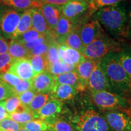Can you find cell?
<instances>
[{"label": "cell", "instance_id": "obj_45", "mask_svg": "<svg viewBox=\"0 0 131 131\" xmlns=\"http://www.w3.org/2000/svg\"><path fill=\"white\" fill-rule=\"evenodd\" d=\"M128 22H129V37L131 35V9L130 10L128 15Z\"/></svg>", "mask_w": 131, "mask_h": 131}, {"label": "cell", "instance_id": "obj_4", "mask_svg": "<svg viewBox=\"0 0 131 131\" xmlns=\"http://www.w3.org/2000/svg\"><path fill=\"white\" fill-rule=\"evenodd\" d=\"M121 49L117 41L104 34L97 40L84 47L82 54L86 58L100 60L107 54L118 52Z\"/></svg>", "mask_w": 131, "mask_h": 131}, {"label": "cell", "instance_id": "obj_11", "mask_svg": "<svg viewBox=\"0 0 131 131\" xmlns=\"http://www.w3.org/2000/svg\"><path fill=\"white\" fill-rule=\"evenodd\" d=\"M56 84L53 76L48 71L39 73L32 80V89L37 94H51Z\"/></svg>", "mask_w": 131, "mask_h": 131}, {"label": "cell", "instance_id": "obj_9", "mask_svg": "<svg viewBox=\"0 0 131 131\" xmlns=\"http://www.w3.org/2000/svg\"><path fill=\"white\" fill-rule=\"evenodd\" d=\"M104 34L102 26L95 19L84 24L79 29V34L84 47L97 40Z\"/></svg>", "mask_w": 131, "mask_h": 131}, {"label": "cell", "instance_id": "obj_41", "mask_svg": "<svg viewBox=\"0 0 131 131\" xmlns=\"http://www.w3.org/2000/svg\"><path fill=\"white\" fill-rule=\"evenodd\" d=\"M12 95H14L13 94L12 88L0 80V101L6 100Z\"/></svg>", "mask_w": 131, "mask_h": 131}, {"label": "cell", "instance_id": "obj_18", "mask_svg": "<svg viewBox=\"0 0 131 131\" xmlns=\"http://www.w3.org/2000/svg\"><path fill=\"white\" fill-rule=\"evenodd\" d=\"M57 84H66L72 87L78 91H84L86 89L83 86L79 77L75 70L69 72L53 76Z\"/></svg>", "mask_w": 131, "mask_h": 131}, {"label": "cell", "instance_id": "obj_2", "mask_svg": "<svg viewBox=\"0 0 131 131\" xmlns=\"http://www.w3.org/2000/svg\"><path fill=\"white\" fill-rule=\"evenodd\" d=\"M94 17L111 35L129 37L128 16L124 7L116 4L101 8L96 11Z\"/></svg>", "mask_w": 131, "mask_h": 131}, {"label": "cell", "instance_id": "obj_24", "mask_svg": "<svg viewBox=\"0 0 131 131\" xmlns=\"http://www.w3.org/2000/svg\"><path fill=\"white\" fill-rule=\"evenodd\" d=\"M31 28H32V9L26 10L22 13L17 27L13 35L12 39L16 38Z\"/></svg>", "mask_w": 131, "mask_h": 131}, {"label": "cell", "instance_id": "obj_12", "mask_svg": "<svg viewBox=\"0 0 131 131\" xmlns=\"http://www.w3.org/2000/svg\"><path fill=\"white\" fill-rule=\"evenodd\" d=\"M63 103L55 98H50L38 112L36 113L38 119L45 122L58 117L63 111Z\"/></svg>", "mask_w": 131, "mask_h": 131}, {"label": "cell", "instance_id": "obj_43", "mask_svg": "<svg viewBox=\"0 0 131 131\" xmlns=\"http://www.w3.org/2000/svg\"><path fill=\"white\" fill-rule=\"evenodd\" d=\"M70 0H41V2L42 3H47V4H51L57 6H62L65 4L66 3L69 2Z\"/></svg>", "mask_w": 131, "mask_h": 131}, {"label": "cell", "instance_id": "obj_6", "mask_svg": "<svg viewBox=\"0 0 131 131\" xmlns=\"http://www.w3.org/2000/svg\"><path fill=\"white\" fill-rule=\"evenodd\" d=\"M23 11L0 4V33L7 40H12Z\"/></svg>", "mask_w": 131, "mask_h": 131}, {"label": "cell", "instance_id": "obj_20", "mask_svg": "<svg viewBox=\"0 0 131 131\" xmlns=\"http://www.w3.org/2000/svg\"><path fill=\"white\" fill-rule=\"evenodd\" d=\"M78 92L77 90L69 85L57 84L50 95L52 98L63 102L74 98Z\"/></svg>", "mask_w": 131, "mask_h": 131}, {"label": "cell", "instance_id": "obj_26", "mask_svg": "<svg viewBox=\"0 0 131 131\" xmlns=\"http://www.w3.org/2000/svg\"><path fill=\"white\" fill-rule=\"evenodd\" d=\"M75 67L76 66L74 65L66 63L60 60L59 61L49 65L47 68V71L52 75L55 76L73 71L75 70Z\"/></svg>", "mask_w": 131, "mask_h": 131}, {"label": "cell", "instance_id": "obj_53", "mask_svg": "<svg viewBox=\"0 0 131 131\" xmlns=\"http://www.w3.org/2000/svg\"></svg>", "mask_w": 131, "mask_h": 131}, {"label": "cell", "instance_id": "obj_19", "mask_svg": "<svg viewBox=\"0 0 131 131\" xmlns=\"http://www.w3.org/2000/svg\"><path fill=\"white\" fill-rule=\"evenodd\" d=\"M75 29L73 21L61 15L56 27L53 30V35L57 42L63 40Z\"/></svg>", "mask_w": 131, "mask_h": 131}, {"label": "cell", "instance_id": "obj_31", "mask_svg": "<svg viewBox=\"0 0 131 131\" xmlns=\"http://www.w3.org/2000/svg\"><path fill=\"white\" fill-rule=\"evenodd\" d=\"M4 106L6 112L9 115L27 109L21 105L18 96L16 95L11 96L4 100Z\"/></svg>", "mask_w": 131, "mask_h": 131}, {"label": "cell", "instance_id": "obj_1", "mask_svg": "<svg viewBox=\"0 0 131 131\" xmlns=\"http://www.w3.org/2000/svg\"><path fill=\"white\" fill-rule=\"evenodd\" d=\"M100 65L114 93L126 98L131 95V79L119 60L118 52H112L101 60Z\"/></svg>", "mask_w": 131, "mask_h": 131}, {"label": "cell", "instance_id": "obj_29", "mask_svg": "<svg viewBox=\"0 0 131 131\" xmlns=\"http://www.w3.org/2000/svg\"><path fill=\"white\" fill-rule=\"evenodd\" d=\"M30 61L35 77L39 73L47 71V63L44 55H33L30 58Z\"/></svg>", "mask_w": 131, "mask_h": 131}, {"label": "cell", "instance_id": "obj_32", "mask_svg": "<svg viewBox=\"0 0 131 131\" xmlns=\"http://www.w3.org/2000/svg\"><path fill=\"white\" fill-rule=\"evenodd\" d=\"M125 0H89V12L94 13L101 8L119 4Z\"/></svg>", "mask_w": 131, "mask_h": 131}, {"label": "cell", "instance_id": "obj_10", "mask_svg": "<svg viewBox=\"0 0 131 131\" xmlns=\"http://www.w3.org/2000/svg\"><path fill=\"white\" fill-rule=\"evenodd\" d=\"M61 14L73 21L89 12V0H70L61 6Z\"/></svg>", "mask_w": 131, "mask_h": 131}, {"label": "cell", "instance_id": "obj_27", "mask_svg": "<svg viewBox=\"0 0 131 131\" xmlns=\"http://www.w3.org/2000/svg\"><path fill=\"white\" fill-rule=\"evenodd\" d=\"M52 98L50 94H37L34 96L33 100L31 101L29 105L27 107V109L31 112L35 114L36 118L37 119V117L36 115V113L49 100Z\"/></svg>", "mask_w": 131, "mask_h": 131}, {"label": "cell", "instance_id": "obj_37", "mask_svg": "<svg viewBox=\"0 0 131 131\" xmlns=\"http://www.w3.org/2000/svg\"><path fill=\"white\" fill-rule=\"evenodd\" d=\"M15 60L8 53L0 55V74L8 72Z\"/></svg>", "mask_w": 131, "mask_h": 131}, {"label": "cell", "instance_id": "obj_46", "mask_svg": "<svg viewBox=\"0 0 131 131\" xmlns=\"http://www.w3.org/2000/svg\"><path fill=\"white\" fill-rule=\"evenodd\" d=\"M18 131H27V130H26L25 129L23 128V127H21V128L20 129H19V130H18Z\"/></svg>", "mask_w": 131, "mask_h": 131}, {"label": "cell", "instance_id": "obj_16", "mask_svg": "<svg viewBox=\"0 0 131 131\" xmlns=\"http://www.w3.org/2000/svg\"><path fill=\"white\" fill-rule=\"evenodd\" d=\"M32 27L42 35L54 37L53 32L47 25L40 8L32 9Z\"/></svg>", "mask_w": 131, "mask_h": 131}, {"label": "cell", "instance_id": "obj_33", "mask_svg": "<svg viewBox=\"0 0 131 131\" xmlns=\"http://www.w3.org/2000/svg\"><path fill=\"white\" fill-rule=\"evenodd\" d=\"M27 131H46L49 129V125L45 121L40 119H34L22 125Z\"/></svg>", "mask_w": 131, "mask_h": 131}, {"label": "cell", "instance_id": "obj_52", "mask_svg": "<svg viewBox=\"0 0 131 131\" xmlns=\"http://www.w3.org/2000/svg\"><path fill=\"white\" fill-rule=\"evenodd\" d=\"M0 131H1V130H0Z\"/></svg>", "mask_w": 131, "mask_h": 131}, {"label": "cell", "instance_id": "obj_51", "mask_svg": "<svg viewBox=\"0 0 131 131\" xmlns=\"http://www.w3.org/2000/svg\"><path fill=\"white\" fill-rule=\"evenodd\" d=\"M0 4H1V3H0Z\"/></svg>", "mask_w": 131, "mask_h": 131}, {"label": "cell", "instance_id": "obj_36", "mask_svg": "<svg viewBox=\"0 0 131 131\" xmlns=\"http://www.w3.org/2000/svg\"><path fill=\"white\" fill-rule=\"evenodd\" d=\"M21 127L22 126L9 117L0 122V130L1 131H18Z\"/></svg>", "mask_w": 131, "mask_h": 131}, {"label": "cell", "instance_id": "obj_42", "mask_svg": "<svg viewBox=\"0 0 131 131\" xmlns=\"http://www.w3.org/2000/svg\"><path fill=\"white\" fill-rule=\"evenodd\" d=\"M8 47H9V43L7 40L0 33V55L7 53Z\"/></svg>", "mask_w": 131, "mask_h": 131}, {"label": "cell", "instance_id": "obj_3", "mask_svg": "<svg viewBox=\"0 0 131 131\" xmlns=\"http://www.w3.org/2000/svg\"><path fill=\"white\" fill-rule=\"evenodd\" d=\"M91 99L95 105L101 109L131 111L130 101L127 98L111 92H91Z\"/></svg>", "mask_w": 131, "mask_h": 131}, {"label": "cell", "instance_id": "obj_14", "mask_svg": "<svg viewBox=\"0 0 131 131\" xmlns=\"http://www.w3.org/2000/svg\"><path fill=\"white\" fill-rule=\"evenodd\" d=\"M40 8L47 25L53 32L61 15V7L57 5L42 3Z\"/></svg>", "mask_w": 131, "mask_h": 131}, {"label": "cell", "instance_id": "obj_25", "mask_svg": "<svg viewBox=\"0 0 131 131\" xmlns=\"http://www.w3.org/2000/svg\"><path fill=\"white\" fill-rule=\"evenodd\" d=\"M46 123L49 125V128L53 131H77L72 124L60 118L59 116Z\"/></svg>", "mask_w": 131, "mask_h": 131}, {"label": "cell", "instance_id": "obj_49", "mask_svg": "<svg viewBox=\"0 0 131 131\" xmlns=\"http://www.w3.org/2000/svg\"><path fill=\"white\" fill-rule=\"evenodd\" d=\"M46 131H49V129H47V130H46Z\"/></svg>", "mask_w": 131, "mask_h": 131}, {"label": "cell", "instance_id": "obj_5", "mask_svg": "<svg viewBox=\"0 0 131 131\" xmlns=\"http://www.w3.org/2000/svg\"><path fill=\"white\" fill-rule=\"evenodd\" d=\"M72 125L77 131H111L103 115L92 110L81 112L74 117Z\"/></svg>", "mask_w": 131, "mask_h": 131}, {"label": "cell", "instance_id": "obj_15", "mask_svg": "<svg viewBox=\"0 0 131 131\" xmlns=\"http://www.w3.org/2000/svg\"><path fill=\"white\" fill-rule=\"evenodd\" d=\"M58 52L60 60L75 66L86 59L80 52L64 45H59Z\"/></svg>", "mask_w": 131, "mask_h": 131}, {"label": "cell", "instance_id": "obj_34", "mask_svg": "<svg viewBox=\"0 0 131 131\" xmlns=\"http://www.w3.org/2000/svg\"><path fill=\"white\" fill-rule=\"evenodd\" d=\"M58 46L59 44L57 42L56 40L53 41L50 44V46H49L48 49V50H47V53L45 55L47 63V68H48L49 65L52 64L60 60L58 52Z\"/></svg>", "mask_w": 131, "mask_h": 131}, {"label": "cell", "instance_id": "obj_35", "mask_svg": "<svg viewBox=\"0 0 131 131\" xmlns=\"http://www.w3.org/2000/svg\"><path fill=\"white\" fill-rule=\"evenodd\" d=\"M42 36L44 35L38 32L35 29L31 28L15 39L24 45V44L35 41V40H38L39 38L41 37Z\"/></svg>", "mask_w": 131, "mask_h": 131}, {"label": "cell", "instance_id": "obj_17", "mask_svg": "<svg viewBox=\"0 0 131 131\" xmlns=\"http://www.w3.org/2000/svg\"><path fill=\"white\" fill-rule=\"evenodd\" d=\"M97 61L98 60L86 58L84 61L79 63L75 67V71L79 77L82 85L86 89L88 88V81L90 76Z\"/></svg>", "mask_w": 131, "mask_h": 131}, {"label": "cell", "instance_id": "obj_30", "mask_svg": "<svg viewBox=\"0 0 131 131\" xmlns=\"http://www.w3.org/2000/svg\"><path fill=\"white\" fill-rule=\"evenodd\" d=\"M118 57L121 64L131 79V47L121 49Z\"/></svg>", "mask_w": 131, "mask_h": 131}, {"label": "cell", "instance_id": "obj_8", "mask_svg": "<svg viewBox=\"0 0 131 131\" xmlns=\"http://www.w3.org/2000/svg\"><path fill=\"white\" fill-rule=\"evenodd\" d=\"M100 60H98L92 72L88 81V88L91 92L106 91L111 92L112 88L100 65Z\"/></svg>", "mask_w": 131, "mask_h": 131}, {"label": "cell", "instance_id": "obj_28", "mask_svg": "<svg viewBox=\"0 0 131 131\" xmlns=\"http://www.w3.org/2000/svg\"><path fill=\"white\" fill-rule=\"evenodd\" d=\"M9 118L21 126L33 119H37L35 114L29 111L27 108L22 111L15 112L9 114Z\"/></svg>", "mask_w": 131, "mask_h": 131}, {"label": "cell", "instance_id": "obj_21", "mask_svg": "<svg viewBox=\"0 0 131 131\" xmlns=\"http://www.w3.org/2000/svg\"><path fill=\"white\" fill-rule=\"evenodd\" d=\"M7 53L14 60L19 59H30L32 57L30 51L23 44L16 39L10 40Z\"/></svg>", "mask_w": 131, "mask_h": 131}, {"label": "cell", "instance_id": "obj_48", "mask_svg": "<svg viewBox=\"0 0 131 131\" xmlns=\"http://www.w3.org/2000/svg\"><path fill=\"white\" fill-rule=\"evenodd\" d=\"M38 1H39V2H40L41 3V0H37Z\"/></svg>", "mask_w": 131, "mask_h": 131}, {"label": "cell", "instance_id": "obj_47", "mask_svg": "<svg viewBox=\"0 0 131 131\" xmlns=\"http://www.w3.org/2000/svg\"><path fill=\"white\" fill-rule=\"evenodd\" d=\"M49 131H53V130H52V129H51L50 128H49Z\"/></svg>", "mask_w": 131, "mask_h": 131}, {"label": "cell", "instance_id": "obj_44", "mask_svg": "<svg viewBox=\"0 0 131 131\" xmlns=\"http://www.w3.org/2000/svg\"><path fill=\"white\" fill-rule=\"evenodd\" d=\"M9 117V114L6 112L4 106V101H0V122Z\"/></svg>", "mask_w": 131, "mask_h": 131}, {"label": "cell", "instance_id": "obj_39", "mask_svg": "<svg viewBox=\"0 0 131 131\" xmlns=\"http://www.w3.org/2000/svg\"><path fill=\"white\" fill-rule=\"evenodd\" d=\"M36 94H37V93L32 89H30L22 93V94L18 95V96L21 105L24 106V107L27 108L33 98L36 95Z\"/></svg>", "mask_w": 131, "mask_h": 131}, {"label": "cell", "instance_id": "obj_38", "mask_svg": "<svg viewBox=\"0 0 131 131\" xmlns=\"http://www.w3.org/2000/svg\"><path fill=\"white\" fill-rule=\"evenodd\" d=\"M0 80L2 81L3 83H6L8 86L11 88H14L16 86L21 83V80L20 78L12 74V73L7 72L0 74Z\"/></svg>", "mask_w": 131, "mask_h": 131}, {"label": "cell", "instance_id": "obj_40", "mask_svg": "<svg viewBox=\"0 0 131 131\" xmlns=\"http://www.w3.org/2000/svg\"><path fill=\"white\" fill-rule=\"evenodd\" d=\"M30 89H32V80H21L18 85L12 88V91L14 95L18 96Z\"/></svg>", "mask_w": 131, "mask_h": 131}, {"label": "cell", "instance_id": "obj_50", "mask_svg": "<svg viewBox=\"0 0 131 131\" xmlns=\"http://www.w3.org/2000/svg\"><path fill=\"white\" fill-rule=\"evenodd\" d=\"M130 115H131V111H130Z\"/></svg>", "mask_w": 131, "mask_h": 131}, {"label": "cell", "instance_id": "obj_23", "mask_svg": "<svg viewBox=\"0 0 131 131\" xmlns=\"http://www.w3.org/2000/svg\"><path fill=\"white\" fill-rule=\"evenodd\" d=\"M0 3L1 4L22 11L34 8H40L42 4L37 0H0Z\"/></svg>", "mask_w": 131, "mask_h": 131}, {"label": "cell", "instance_id": "obj_22", "mask_svg": "<svg viewBox=\"0 0 131 131\" xmlns=\"http://www.w3.org/2000/svg\"><path fill=\"white\" fill-rule=\"evenodd\" d=\"M59 45H64L66 46L75 49L82 53L84 46L82 43L81 38L79 34V29L75 28L63 40L58 42Z\"/></svg>", "mask_w": 131, "mask_h": 131}, {"label": "cell", "instance_id": "obj_13", "mask_svg": "<svg viewBox=\"0 0 131 131\" xmlns=\"http://www.w3.org/2000/svg\"><path fill=\"white\" fill-rule=\"evenodd\" d=\"M8 72L15 75L21 80H32L35 77L29 59L15 60Z\"/></svg>", "mask_w": 131, "mask_h": 131}, {"label": "cell", "instance_id": "obj_7", "mask_svg": "<svg viewBox=\"0 0 131 131\" xmlns=\"http://www.w3.org/2000/svg\"><path fill=\"white\" fill-rule=\"evenodd\" d=\"M103 116L111 130L131 131L130 111L107 110L103 113Z\"/></svg>", "mask_w": 131, "mask_h": 131}]
</instances>
